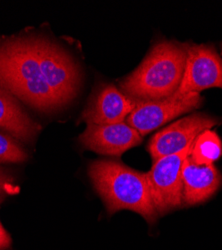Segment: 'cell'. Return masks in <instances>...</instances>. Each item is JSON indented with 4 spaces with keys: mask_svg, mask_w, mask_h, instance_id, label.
Returning a JSON list of instances; mask_svg holds the SVG:
<instances>
[{
    "mask_svg": "<svg viewBox=\"0 0 222 250\" xmlns=\"http://www.w3.org/2000/svg\"><path fill=\"white\" fill-rule=\"evenodd\" d=\"M0 86L41 111L61 107L40 70L31 37H19L0 45Z\"/></svg>",
    "mask_w": 222,
    "mask_h": 250,
    "instance_id": "1",
    "label": "cell"
},
{
    "mask_svg": "<svg viewBox=\"0 0 222 250\" xmlns=\"http://www.w3.org/2000/svg\"><path fill=\"white\" fill-rule=\"evenodd\" d=\"M87 173L109 214L127 209L142 216L150 225L155 223L158 214L152 202L146 173L113 160L91 162Z\"/></svg>",
    "mask_w": 222,
    "mask_h": 250,
    "instance_id": "2",
    "label": "cell"
},
{
    "mask_svg": "<svg viewBox=\"0 0 222 250\" xmlns=\"http://www.w3.org/2000/svg\"><path fill=\"white\" fill-rule=\"evenodd\" d=\"M186 43L159 41L141 64L120 81L123 93L136 101H156L172 96L183 78Z\"/></svg>",
    "mask_w": 222,
    "mask_h": 250,
    "instance_id": "3",
    "label": "cell"
},
{
    "mask_svg": "<svg viewBox=\"0 0 222 250\" xmlns=\"http://www.w3.org/2000/svg\"><path fill=\"white\" fill-rule=\"evenodd\" d=\"M192 143L182 151L156 160L146 173L152 202L158 216H163L184 206L182 168L191 152Z\"/></svg>",
    "mask_w": 222,
    "mask_h": 250,
    "instance_id": "4",
    "label": "cell"
},
{
    "mask_svg": "<svg viewBox=\"0 0 222 250\" xmlns=\"http://www.w3.org/2000/svg\"><path fill=\"white\" fill-rule=\"evenodd\" d=\"M40 70L61 105L78 92L80 74L73 59L57 44L45 38L31 37Z\"/></svg>",
    "mask_w": 222,
    "mask_h": 250,
    "instance_id": "5",
    "label": "cell"
},
{
    "mask_svg": "<svg viewBox=\"0 0 222 250\" xmlns=\"http://www.w3.org/2000/svg\"><path fill=\"white\" fill-rule=\"evenodd\" d=\"M202 97L200 93L177 94L156 101H137L135 108L126 118V123L141 136L159 128L174 118L197 109Z\"/></svg>",
    "mask_w": 222,
    "mask_h": 250,
    "instance_id": "6",
    "label": "cell"
},
{
    "mask_svg": "<svg viewBox=\"0 0 222 250\" xmlns=\"http://www.w3.org/2000/svg\"><path fill=\"white\" fill-rule=\"evenodd\" d=\"M211 87L222 89V58L211 45L186 43L185 69L176 93H200Z\"/></svg>",
    "mask_w": 222,
    "mask_h": 250,
    "instance_id": "7",
    "label": "cell"
},
{
    "mask_svg": "<svg viewBox=\"0 0 222 250\" xmlns=\"http://www.w3.org/2000/svg\"><path fill=\"white\" fill-rule=\"evenodd\" d=\"M218 122L217 118L206 114L186 116L155 133L147 145V151L153 162L178 153L189 146L201 132L212 128Z\"/></svg>",
    "mask_w": 222,
    "mask_h": 250,
    "instance_id": "8",
    "label": "cell"
},
{
    "mask_svg": "<svg viewBox=\"0 0 222 250\" xmlns=\"http://www.w3.org/2000/svg\"><path fill=\"white\" fill-rule=\"evenodd\" d=\"M78 139L87 150L116 157L142 142V136L126 122L109 125L87 124Z\"/></svg>",
    "mask_w": 222,
    "mask_h": 250,
    "instance_id": "9",
    "label": "cell"
},
{
    "mask_svg": "<svg viewBox=\"0 0 222 250\" xmlns=\"http://www.w3.org/2000/svg\"><path fill=\"white\" fill-rule=\"evenodd\" d=\"M137 101L119 91L113 84L100 85L90 97L81 114L86 124L109 125L124 122Z\"/></svg>",
    "mask_w": 222,
    "mask_h": 250,
    "instance_id": "10",
    "label": "cell"
},
{
    "mask_svg": "<svg viewBox=\"0 0 222 250\" xmlns=\"http://www.w3.org/2000/svg\"><path fill=\"white\" fill-rule=\"evenodd\" d=\"M183 205L194 206L210 199L222 185V175L212 165H197L188 157L182 168Z\"/></svg>",
    "mask_w": 222,
    "mask_h": 250,
    "instance_id": "11",
    "label": "cell"
},
{
    "mask_svg": "<svg viewBox=\"0 0 222 250\" xmlns=\"http://www.w3.org/2000/svg\"><path fill=\"white\" fill-rule=\"evenodd\" d=\"M0 128L12 137L26 143L32 142L40 131L33 121L20 106L15 97L0 86Z\"/></svg>",
    "mask_w": 222,
    "mask_h": 250,
    "instance_id": "12",
    "label": "cell"
},
{
    "mask_svg": "<svg viewBox=\"0 0 222 250\" xmlns=\"http://www.w3.org/2000/svg\"><path fill=\"white\" fill-rule=\"evenodd\" d=\"M221 156V138L215 131L207 129L194 139L189 159L197 165H212Z\"/></svg>",
    "mask_w": 222,
    "mask_h": 250,
    "instance_id": "13",
    "label": "cell"
},
{
    "mask_svg": "<svg viewBox=\"0 0 222 250\" xmlns=\"http://www.w3.org/2000/svg\"><path fill=\"white\" fill-rule=\"evenodd\" d=\"M27 158V152L12 137L0 132V163H20Z\"/></svg>",
    "mask_w": 222,
    "mask_h": 250,
    "instance_id": "14",
    "label": "cell"
},
{
    "mask_svg": "<svg viewBox=\"0 0 222 250\" xmlns=\"http://www.w3.org/2000/svg\"><path fill=\"white\" fill-rule=\"evenodd\" d=\"M13 177L3 168L0 167V203H1L6 196L13 192Z\"/></svg>",
    "mask_w": 222,
    "mask_h": 250,
    "instance_id": "15",
    "label": "cell"
},
{
    "mask_svg": "<svg viewBox=\"0 0 222 250\" xmlns=\"http://www.w3.org/2000/svg\"><path fill=\"white\" fill-rule=\"evenodd\" d=\"M11 245V238L0 222V250H5Z\"/></svg>",
    "mask_w": 222,
    "mask_h": 250,
    "instance_id": "16",
    "label": "cell"
},
{
    "mask_svg": "<svg viewBox=\"0 0 222 250\" xmlns=\"http://www.w3.org/2000/svg\"><path fill=\"white\" fill-rule=\"evenodd\" d=\"M221 53H222V51H221Z\"/></svg>",
    "mask_w": 222,
    "mask_h": 250,
    "instance_id": "17",
    "label": "cell"
}]
</instances>
